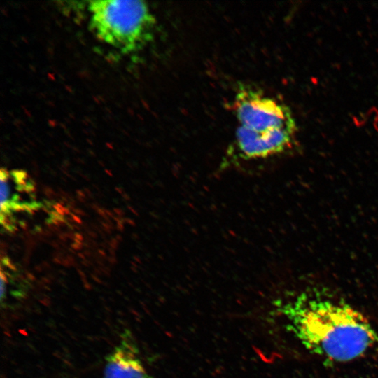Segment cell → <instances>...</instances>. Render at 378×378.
I'll return each mask as SVG.
<instances>
[{"label":"cell","mask_w":378,"mask_h":378,"mask_svg":"<svg viewBox=\"0 0 378 378\" xmlns=\"http://www.w3.org/2000/svg\"><path fill=\"white\" fill-rule=\"evenodd\" d=\"M280 312L302 345L325 360L348 363L378 351V332L342 300L302 293L283 304Z\"/></svg>","instance_id":"1"},{"label":"cell","mask_w":378,"mask_h":378,"mask_svg":"<svg viewBox=\"0 0 378 378\" xmlns=\"http://www.w3.org/2000/svg\"><path fill=\"white\" fill-rule=\"evenodd\" d=\"M88 10L96 37L123 53L142 49L153 38L155 18L144 1H91Z\"/></svg>","instance_id":"2"},{"label":"cell","mask_w":378,"mask_h":378,"mask_svg":"<svg viewBox=\"0 0 378 378\" xmlns=\"http://www.w3.org/2000/svg\"><path fill=\"white\" fill-rule=\"evenodd\" d=\"M234 110L239 126L255 132L280 128L297 130L288 106L247 85H241L237 91Z\"/></svg>","instance_id":"3"},{"label":"cell","mask_w":378,"mask_h":378,"mask_svg":"<svg viewBox=\"0 0 378 378\" xmlns=\"http://www.w3.org/2000/svg\"><path fill=\"white\" fill-rule=\"evenodd\" d=\"M1 178V224L6 231L16 228L17 214L32 213L41 206L36 200L34 185L22 170L2 168Z\"/></svg>","instance_id":"4"},{"label":"cell","mask_w":378,"mask_h":378,"mask_svg":"<svg viewBox=\"0 0 378 378\" xmlns=\"http://www.w3.org/2000/svg\"><path fill=\"white\" fill-rule=\"evenodd\" d=\"M295 132V130L280 128L258 133L238 126L228 158L251 160L281 154L292 147Z\"/></svg>","instance_id":"5"},{"label":"cell","mask_w":378,"mask_h":378,"mask_svg":"<svg viewBox=\"0 0 378 378\" xmlns=\"http://www.w3.org/2000/svg\"><path fill=\"white\" fill-rule=\"evenodd\" d=\"M104 378H150L133 337L127 331L107 355Z\"/></svg>","instance_id":"6"}]
</instances>
